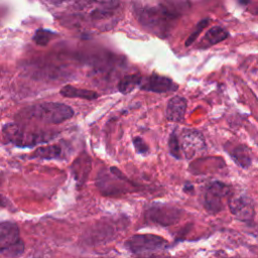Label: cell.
<instances>
[{
	"mask_svg": "<svg viewBox=\"0 0 258 258\" xmlns=\"http://www.w3.org/2000/svg\"><path fill=\"white\" fill-rule=\"evenodd\" d=\"M91 169V159L86 154H81L72 164V173L78 183H83L87 179V176Z\"/></svg>",
	"mask_w": 258,
	"mask_h": 258,
	"instance_id": "cell-13",
	"label": "cell"
},
{
	"mask_svg": "<svg viewBox=\"0 0 258 258\" xmlns=\"http://www.w3.org/2000/svg\"><path fill=\"white\" fill-rule=\"evenodd\" d=\"M231 195V186L223 181L208 183L204 192V207L211 214H217L224 208V200Z\"/></svg>",
	"mask_w": 258,
	"mask_h": 258,
	"instance_id": "cell-5",
	"label": "cell"
},
{
	"mask_svg": "<svg viewBox=\"0 0 258 258\" xmlns=\"http://www.w3.org/2000/svg\"><path fill=\"white\" fill-rule=\"evenodd\" d=\"M181 215L182 211L179 208L158 203L150 205L145 212V218L147 221L161 226H170L175 224L181 218Z\"/></svg>",
	"mask_w": 258,
	"mask_h": 258,
	"instance_id": "cell-6",
	"label": "cell"
},
{
	"mask_svg": "<svg viewBox=\"0 0 258 258\" xmlns=\"http://www.w3.org/2000/svg\"><path fill=\"white\" fill-rule=\"evenodd\" d=\"M228 154L233 159V161L242 168H248L252 164V157L249 148L244 144H237L231 147Z\"/></svg>",
	"mask_w": 258,
	"mask_h": 258,
	"instance_id": "cell-14",
	"label": "cell"
},
{
	"mask_svg": "<svg viewBox=\"0 0 258 258\" xmlns=\"http://www.w3.org/2000/svg\"><path fill=\"white\" fill-rule=\"evenodd\" d=\"M56 35H57V33L50 29L38 28L35 30V32L32 36V40L39 46H45Z\"/></svg>",
	"mask_w": 258,
	"mask_h": 258,
	"instance_id": "cell-18",
	"label": "cell"
},
{
	"mask_svg": "<svg viewBox=\"0 0 258 258\" xmlns=\"http://www.w3.org/2000/svg\"><path fill=\"white\" fill-rule=\"evenodd\" d=\"M22 118L37 120L46 124H59L74 116V110L62 103L46 102L30 106L21 113Z\"/></svg>",
	"mask_w": 258,
	"mask_h": 258,
	"instance_id": "cell-2",
	"label": "cell"
},
{
	"mask_svg": "<svg viewBox=\"0 0 258 258\" xmlns=\"http://www.w3.org/2000/svg\"><path fill=\"white\" fill-rule=\"evenodd\" d=\"M167 242L160 236L152 234H139L132 236L126 242L127 248L133 253H144L164 247Z\"/></svg>",
	"mask_w": 258,
	"mask_h": 258,
	"instance_id": "cell-8",
	"label": "cell"
},
{
	"mask_svg": "<svg viewBox=\"0 0 258 258\" xmlns=\"http://www.w3.org/2000/svg\"><path fill=\"white\" fill-rule=\"evenodd\" d=\"M253 14H256V15H258V7H256L253 11H251Z\"/></svg>",
	"mask_w": 258,
	"mask_h": 258,
	"instance_id": "cell-23",
	"label": "cell"
},
{
	"mask_svg": "<svg viewBox=\"0 0 258 258\" xmlns=\"http://www.w3.org/2000/svg\"><path fill=\"white\" fill-rule=\"evenodd\" d=\"M179 144L181 153L186 159H191L207 148L203 134L196 129H183L180 133Z\"/></svg>",
	"mask_w": 258,
	"mask_h": 258,
	"instance_id": "cell-7",
	"label": "cell"
},
{
	"mask_svg": "<svg viewBox=\"0 0 258 258\" xmlns=\"http://www.w3.org/2000/svg\"><path fill=\"white\" fill-rule=\"evenodd\" d=\"M132 142H133L134 148L137 153H139L141 155H146L149 152L148 145L145 143V141L141 137H139V136L133 137Z\"/></svg>",
	"mask_w": 258,
	"mask_h": 258,
	"instance_id": "cell-21",
	"label": "cell"
},
{
	"mask_svg": "<svg viewBox=\"0 0 258 258\" xmlns=\"http://www.w3.org/2000/svg\"><path fill=\"white\" fill-rule=\"evenodd\" d=\"M182 189H183V191H185V192H187V194H191V192H194L195 187H194V185H192L191 183L185 182L184 185H183V187H182Z\"/></svg>",
	"mask_w": 258,
	"mask_h": 258,
	"instance_id": "cell-22",
	"label": "cell"
},
{
	"mask_svg": "<svg viewBox=\"0 0 258 258\" xmlns=\"http://www.w3.org/2000/svg\"><path fill=\"white\" fill-rule=\"evenodd\" d=\"M210 22V19L209 18H205V19H202L201 21H199L196 25V27L194 28L192 32L189 34V36L187 37L186 41H185V46H189L191 45L198 38V36L200 35V33L204 30V28L208 25V23Z\"/></svg>",
	"mask_w": 258,
	"mask_h": 258,
	"instance_id": "cell-20",
	"label": "cell"
},
{
	"mask_svg": "<svg viewBox=\"0 0 258 258\" xmlns=\"http://www.w3.org/2000/svg\"><path fill=\"white\" fill-rule=\"evenodd\" d=\"M229 37V32L227 29L220 25L211 27L206 34L203 36L201 41L198 43V48L207 49L215 44H218Z\"/></svg>",
	"mask_w": 258,
	"mask_h": 258,
	"instance_id": "cell-12",
	"label": "cell"
},
{
	"mask_svg": "<svg viewBox=\"0 0 258 258\" xmlns=\"http://www.w3.org/2000/svg\"><path fill=\"white\" fill-rule=\"evenodd\" d=\"M188 2H135L132 11L142 27L159 37H167L173 24L189 8Z\"/></svg>",
	"mask_w": 258,
	"mask_h": 258,
	"instance_id": "cell-1",
	"label": "cell"
},
{
	"mask_svg": "<svg viewBox=\"0 0 258 258\" xmlns=\"http://www.w3.org/2000/svg\"><path fill=\"white\" fill-rule=\"evenodd\" d=\"M2 132L8 142L18 147H31L46 143L55 137V133L47 131H28L16 123H7Z\"/></svg>",
	"mask_w": 258,
	"mask_h": 258,
	"instance_id": "cell-3",
	"label": "cell"
},
{
	"mask_svg": "<svg viewBox=\"0 0 258 258\" xmlns=\"http://www.w3.org/2000/svg\"><path fill=\"white\" fill-rule=\"evenodd\" d=\"M142 80V76L140 74H130L125 75L123 78L120 79L117 88L121 94H129L131 93L136 87L140 86Z\"/></svg>",
	"mask_w": 258,
	"mask_h": 258,
	"instance_id": "cell-17",
	"label": "cell"
},
{
	"mask_svg": "<svg viewBox=\"0 0 258 258\" xmlns=\"http://www.w3.org/2000/svg\"><path fill=\"white\" fill-rule=\"evenodd\" d=\"M59 94L66 98H80L84 100H96L99 97V94L95 91L80 89L72 85L63 86L60 89Z\"/></svg>",
	"mask_w": 258,
	"mask_h": 258,
	"instance_id": "cell-15",
	"label": "cell"
},
{
	"mask_svg": "<svg viewBox=\"0 0 258 258\" xmlns=\"http://www.w3.org/2000/svg\"><path fill=\"white\" fill-rule=\"evenodd\" d=\"M139 88L143 91L161 94L176 91L178 85L168 77L153 73L147 77H142Z\"/></svg>",
	"mask_w": 258,
	"mask_h": 258,
	"instance_id": "cell-10",
	"label": "cell"
},
{
	"mask_svg": "<svg viewBox=\"0 0 258 258\" xmlns=\"http://www.w3.org/2000/svg\"><path fill=\"white\" fill-rule=\"evenodd\" d=\"M24 251V243L20 239L18 226L9 221L0 222V252L14 257Z\"/></svg>",
	"mask_w": 258,
	"mask_h": 258,
	"instance_id": "cell-4",
	"label": "cell"
},
{
	"mask_svg": "<svg viewBox=\"0 0 258 258\" xmlns=\"http://www.w3.org/2000/svg\"><path fill=\"white\" fill-rule=\"evenodd\" d=\"M187 108V101L184 97L173 96L171 97L165 109V118L169 122L179 123L184 119V115Z\"/></svg>",
	"mask_w": 258,
	"mask_h": 258,
	"instance_id": "cell-11",
	"label": "cell"
},
{
	"mask_svg": "<svg viewBox=\"0 0 258 258\" xmlns=\"http://www.w3.org/2000/svg\"><path fill=\"white\" fill-rule=\"evenodd\" d=\"M62 154L61 147L59 145L53 144V145H47V146H40L36 150L33 151L31 154V158H37V159H57Z\"/></svg>",
	"mask_w": 258,
	"mask_h": 258,
	"instance_id": "cell-16",
	"label": "cell"
},
{
	"mask_svg": "<svg viewBox=\"0 0 258 258\" xmlns=\"http://www.w3.org/2000/svg\"><path fill=\"white\" fill-rule=\"evenodd\" d=\"M168 149H169V152H170L172 157H174L177 160L181 159L182 153H181V149H180L179 138H178L175 130H173L170 133V135H169V138H168Z\"/></svg>",
	"mask_w": 258,
	"mask_h": 258,
	"instance_id": "cell-19",
	"label": "cell"
},
{
	"mask_svg": "<svg viewBox=\"0 0 258 258\" xmlns=\"http://www.w3.org/2000/svg\"><path fill=\"white\" fill-rule=\"evenodd\" d=\"M231 213L240 221L249 222L254 218L255 210L252 200L243 194H231L228 200Z\"/></svg>",
	"mask_w": 258,
	"mask_h": 258,
	"instance_id": "cell-9",
	"label": "cell"
}]
</instances>
